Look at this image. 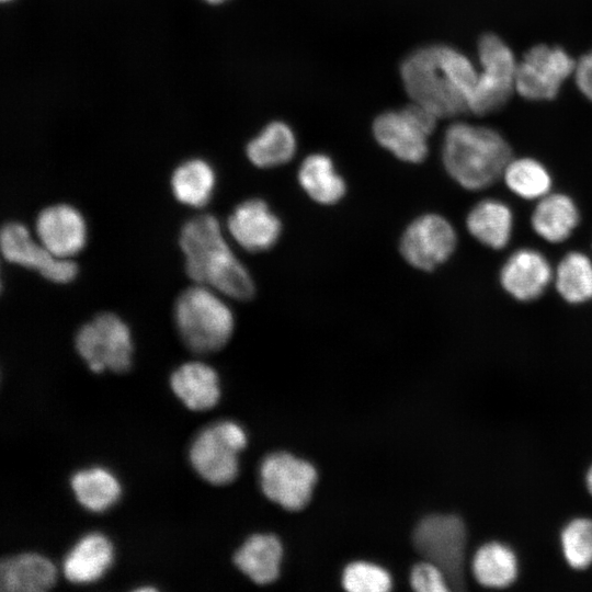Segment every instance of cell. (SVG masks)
I'll use <instances>...</instances> for the list:
<instances>
[{
	"label": "cell",
	"instance_id": "obj_34",
	"mask_svg": "<svg viewBox=\"0 0 592 592\" xmlns=\"http://www.w3.org/2000/svg\"><path fill=\"white\" fill-rule=\"evenodd\" d=\"M583 481L588 493L592 497V463L584 473Z\"/></svg>",
	"mask_w": 592,
	"mask_h": 592
},
{
	"label": "cell",
	"instance_id": "obj_17",
	"mask_svg": "<svg viewBox=\"0 0 592 592\" xmlns=\"http://www.w3.org/2000/svg\"><path fill=\"white\" fill-rule=\"evenodd\" d=\"M113 557L111 540L102 533L92 532L82 536L68 551L62 561V573L71 583H92L111 567Z\"/></svg>",
	"mask_w": 592,
	"mask_h": 592
},
{
	"label": "cell",
	"instance_id": "obj_28",
	"mask_svg": "<svg viewBox=\"0 0 592 592\" xmlns=\"http://www.w3.org/2000/svg\"><path fill=\"white\" fill-rule=\"evenodd\" d=\"M216 175L205 160L194 158L182 162L172 173L171 189L174 197L192 207L205 206L215 187Z\"/></svg>",
	"mask_w": 592,
	"mask_h": 592
},
{
	"label": "cell",
	"instance_id": "obj_31",
	"mask_svg": "<svg viewBox=\"0 0 592 592\" xmlns=\"http://www.w3.org/2000/svg\"><path fill=\"white\" fill-rule=\"evenodd\" d=\"M342 583L344 589L351 592H385L391 588L392 581L384 568L356 561L344 569Z\"/></svg>",
	"mask_w": 592,
	"mask_h": 592
},
{
	"label": "cell",
	"instance_id": "obj_22",
	"mask_svg": "<svg viewBox=\"0 0 592 592\" xmlns=\"http://www.w3.org/2000/svg\"><path fill=\"white\" fill-rule=\"evenodd\" d=\"M56 580L54 563L36 553L19 554L0 563V590L3 592H43L52 589Z\"/></svg>",
	"mask_w": 592,
	"mask_h": 592
},
{
	"label": "cell",
	"instance_id": "obj_19",
	"mask_svg": "<svg viewBox=\"0 0 592 592\" xmlns=\"http://www.w3.org/2000/svg\"><path fill=\"white\" fill-rule=\"evenodd\" d=\"M580 223V210L573 198L565 193L550 192L531 214L533 231L548 243H561L571 237Z\"/></svg>",
	"mask_w": 592,
	"mask_h": 592
},
{
	"label": "cell",
	"instance_id": "obj_27",
	"mask_svg": "<svg viewBox=\"0 0 592 592\" xmlns=\"http://www.w3.org/2000/svg\"><path fill=\"white\" fill-rule=\"evenodd\" d=\"M70 486L79 504L91 512L107 510L121 496L117 478L103 467L77 471L70 479Z\"/></svg>",
	"mask_w": 592,
	"mask_h": 592
},
{
	"label": "cell",
	"instance_id": "obj_30",
	"mask_svg": "<svg viewBox=\"0 0 592 592\" xmlns=\"http://www.w3.org/2000/svg\"><path fill=\"white\" fill-rule=\"evenodd\" d=\"M560 553L565 562L576 571L592 566V517L574 516L559 531Z\"/></svg>",
	"mask_w": 592,
	"mask_h": 592
},
{
	"label": "cell",
	"instance_id": "obj_23",
	"mask_svg": "<svg viewBox=\"0 0 592 592\" xmlns=\"http://www.w3.org/2000/svg\"><path fill=\"white\" fill-rule=\"evenodd\" d=\"M297 181L310 200L325 206L338 204L348 190L333 160L322 152H314L301 161Z\"/></svg>",
	"mask_w": 592,
	"mask_h": 592
},
{
	"label": "cell",
	"instance_id": "obj_20",
	"mask_svg": "<svg viewBox=\"0 0 592 592\" xmlns=\"http://www.w3.org/2000/svg\"><path fill=\"white\" fill-rule=\"evenodd\" d=\"M470 570L476 582L488 589H504L516 582L520 561L515 550L505 542L490 539L475 550Z\"/></svg>",
	"mask_w": 592,
	"mask_h": 592
},
{
	"label": "cell",
	"instance_id": "obj_7",
	"mask_svg": "<svg viewBox=\"0 0 592 592\" xmlns=\"http://www.w3.org/2000/svg\"><path fill=\"white\" fill-rule=\"evenodd\" d=\"M247 434L236 422L224 420L203 429L193 440L189 458L197 475L212 485H227L238 475L239 453Z\"/></svg>",
	"mask_w": 592,
	"mask_h": 592
},
{
	"label": "cell",
	"instance_id": "obj_8",
	"mask_svg": "<svg viewBox=\"0 0 592 592\" xmlns=\"http://www.w3.org/2000/svg\"><path fill=\"white\" fill-rule=\"evenodd\" d=\"M481 70L469 100V112L486 115L501 109L515 91L517 62L511 48L487 33L478 42Z\"/></svg>",
	"mask_w": 592,
	"mask_h": 592
},
{
	"label": "cell",
	"instance_id": "obj_21",
	"mask_svg": "<svg viewBox=\"0 0 592 592\" xmlns=\"http://www.w3.org/2000/svg\"><path fill=\"white\" fill-rule=\"evenodd\" d=\"M170 386L183 405L193 411L212 409L220 397L216 371L198 361L180 365L171 374Z\"/></svg>",
	"mask_w": 592,
	"mask_h": 592
},
{
	"label": "cell",
	"instance_id": "obj_29",
	"mask_svg": "<svg viewBox=\"0 0 592 592\" xmlns=\"http://www.w3.org/2000/svg\"><path fill=\"white\" fill-rule=\"evenodd\" d=\"M501 179L511 193L525 201H538L550 193L553 187V178L548 169L540 161L530 157H512Z\"/></svg>",
	"mask_w": 592,
	"mask_h": 592
},
{
	"label": "cell",
	"instance_id": "obj_24",
	"mask_svg": "<svg viewBox=\"0 0 592 592\" xmlns=\"http://www.w3.org/2000/svg\"><path fill=\"white\" fill-rule=\"evenodd\" d=\"M282 544L272 534H254L237 550L234 560L241 572L254 583L267 584L280 573Z\"/></svg>",
	"mask_w": 592,
	"mask_h": 592
},
{
	"label": "cell",
	"instance_id": "obj_6",
	"mask_svg": "<svg viewBox=\"0 0 592 592\" xmlns=\"http://www.w3.org/2000/svg\"><path fill=\"white\" fill-rule=\"evenodd\" d=\"M437 119L426 109L410 102L376 116L372 133L377 144L400 161L421 163L429 155V138Z\"/></svg>",
	"mask_w": 592,
	"mask_h": 592
},
{
	"label": "cell",
	"instance_id": "obj_5",
	"mask_svg": "<svg viewBox=\"0 0 592 592\" xmlns=\"http://www.w3.org/2000/svg\"><path fill=\"white\" fill-rule=\"evenodd\" d=\"M467 540L466 523L456 514L428 515L413 532L415 550L445 572L453 590H462L466 583Z\"/></svg>",
	"mask_w": 592,
	"mask_h": 592
},
{
	"label": "cell",
	"instance_id": "obj_1",
	"mask_svg": "<svg viewBox=\"0 0 592 592\" xmlns=\"http://www.w3.org/2000/svg\"><path fill=\"white\" fill-rule=\"evenodd\" d=\"M478 73L466 55L443 44L422 46L400 65L401 81L410 101L439 119L469 112Z\"/></svg>",
	"mask_w": 592,
	"mask_h": 592
},
{
	"label": "cell",
	"instance_id": "obj_35",
	"mask_svg": "<svg viewBox=\"0 0 592 592\" xmlns=\"http://www.w3.org/2000/svg\"><path fill=\"white\" fill-rule=\"evenodd\" d=\"M206 1L207 3H210V4H220V3H224L228 0H204Z\"/></svg>",
	"mask_w": 592,
	"mask_h": 592
},
{
	"label": "cell",
	"instance_id": "obj_14",
	"mask_svg": "<svg viewBox=\"0 0 592 592\" xmlns=\"http://www.w3.org/2000/svg\"><path fill=\"white\" fill-rule=\"evenodd\" d=\"M554 267L540 251L520 248L503 262L499 282L513 299L530 303L539 298L553 283Z\"/></svg>",
	"mask_w": 592,
	"mask_h": 592
},
{
	"label": "cell",
	"instance_id": "obj_3",
	"mask_svg": "<svg viewBox=\"0 0 592 592\" xmlns=\"http://www.w3.org/2000/svg\"><path fill=\"white\" fill-rule=\"evenodd\" d=\"M441 159L454 182L476 192L501 179L506 163L512 159V150L496 129L455 122L444 133Z\"/></svg>",
	"mask_w": 592,
	"mask_h": 592
},
{
	"label": "cell",
	"instance_id": "obj_33",
	"mask_svg": "<svg viewBox=\"0 0 592 592\" xmlns=\"http://www.w3.org/2000/svg\"><path fill=\"white\" fill-rule=\"evenodd\" d=\"M573 76L580 92L592 101V50L579 59Z\"/></svg>",
	"mask_w": 592,
	"mask_h": 592
},
{
	"label": "cell",
	"instance_id": "obj_2",
	"mask_svg": "<svg viewBox=\"0 0 592 592\" xmlns=\"http://www.w3.org/2000/svg\"><path fill=\"white\" fill-rule=\"evenodd\" d=\"M179 243L185 258V272L196 284L237 300L253 297V278L230 249L215 216L203 214L185 221Z\"/></svg>",
	"mask_w": 592,
	"mask_h": 592
},
{
	"label": "cell",
	"instance_id": "obj_26",
	"mask_svg": "<svg viewBox=\"0 0 592 592\" xmlns=\"http://www.w3.org/2000/svg\"><path fill=\"white\" fill-rule=\"evenodd\" d=\"M553 284L568 304L592 300V259L582 251H569L554 267Z\"/></svg>",
	"mask_w": 592,
	"mask_h": 592
},
{
	"label": "cell",
	"instance_id": "obj_18",
	"mask_svg": "<svg viewBox=\"0 0 592 592\" xmlns=\"http://www.w3.org/2000/svg\"><path fill=\"white\" fill-rule=\"evenodd\" d=\"M468 234L480 244L492 250L505 248L512 238L514 215L511 207L498 198L478 201L465 219Z\"/></svg>",
	"mask_w": 592,
	"mask_h": 592
},
{
	"label": "cell",
	"instance_id": "obj_4",
	"mask_svg": "<svg viewBox=\"0 0 592 592\" xmlns=\"http://www.w3.org/2000/svg\"><path fill=\"white\" fill-rule=\"evenodd\" d=\"M215 289L195 284L183 291L174 305V320L185 345L195 353L219 351L230 340L235 318Z\"/></svg>",
	"mask_w": 592,
	"mask_h": 592
},
{
	"label": "cell",
	"instance_id": "obj_15",
	"mask_svg": "<svg viewBox=\"0 0 592 592\" xmlns=\"http://www.w3.org/2000/svg\"><path fill=\"white\" fill-rule=\"evenodd\" d=\"M227 228L242 249L257 253L267 251L278 242L283 224L264 200L253 197L234 208Z\"/></svg>",
	"mask_w": 592,
	"mask_h": 592
},
{
	"label": "cell",
	"instance_id": "obj_16",
	"mask_svg": "<svg viewBox=\"0 0 592 592\" xmlns=\"http://www.w3.org/2000/svg\"><path fill=\"white\" fill-rule=\"evenodd\" d=\"M38 240L54 255L70 259L87 241L86 221L78 209L68 204L43 208L35 221Z\"/></svg>",
	"mask_w": 592,
	"mask_h": 592
},
{
	"label": "cell",
	"instance_id": "obj_10",
	"mask_svg": "<svg viewBox=\"0 0 592 592\" xmlns=\"http://www.w3.org/2000/svg\"><path fill=\"white\" fill-rule=\"evenodd\" d=\"M457 242V231L446 217L425 213L407 225L399 239V252L411 267L432 272L449 260Z\"/></svg>",
	"mask_w": 592,
	"mask_h": 592
},
{
	"label": "cell",
	"instance_id": "obj_36",
	"mask_svg": "<svg viewBox=\"0 0 592 592\" xmlns=\"http://www.w3.org/2000/svg\"><path fill=\"white\" fill-rule=\"evenodd\" d=\"M2 2H9V1H12V0H1Z\"/></svg>",
	"mask_w": 592,
	"mask_h": 592
},
{
	"label": "cell",
	"instance_id": "obj_25",
	"mask_svg": "<svg viewBox=\"0 0 592 592\" xmlns=\"http://www.w3.org/2000/svg\"><path fill=\"white\" fill-rule=\"evenodd\" d=\"M296 151V135L293 128L282 121L266 124L246 147L249 161L260 169L286 164L295 157Z\"/></svg>",
	"mask_w": 592,
	"mask_h": 592
},
{
	"label": "cell",
	"instance_id": "obj_32",
	"mask_svg": "<svg viewBox=\"0 0 592 592\" xmlns=\"http://www.w3.org/2000/svg\"><path fill=\"white\" fill-rule=\"evenodd\" d=\"M410 583L419 592H445L451 590L445 572L437 565L425 559L412 568Z\"/></svg>",
	"mask_w": 592,
	"mask_h": 592
},
{
	"label": "cell",
	"instance_id": "obj_12",
	"mask_svg": "<svg viewBox=\"0 0 592 592\" xmlns=\"http://www.w3.org/2000/svg\"><path fill=\"white\" fill-rule=\"evenodd\" d=\"M577 62L561 47L546 44L530 48L517 62L515 91L527 100H553Z\"/></svg>",
	"mask_w": 592,
	"mask_h": 592
},
{
	"label": "cell",
	"instance_id": "obj_9",
	"mask_svg": "<svg viewBox=\"0 0 592 592\" xmlns=\"http://www.w3.org/2000/svg\"><path fill=\"white\" fill-rule=\"evenodd\" d=\"M75 345L94 373L125 372L132 364L133 342L127 325L112 312H103L77 332Z\"/></svg>",
	"mask_w": 592,
	"mask_h": 592
},
{
	"label": "cell",
	"instance_id": "obj_13",
	"mask_svg": "<svg viewBox=\"0 0 592 592\" xmlns=\"http://www.w3.org/2000/svg\"><path fill=\"white\" fill-rule=\"evenodd\" d=\"M0 248L8 262L35 270L50 282L68 283L77 276L78 266L73 261L54 255L20 223L3 225Z\"/></svg>",
	"mask_w": 592,
	"mask_h": 592
},
{
	"label": "cell",
	"instance_id": "obj_11",
	"mask_svg": "<svg viewBox=\"0 0 592 592\" xmlns=\"http://www.w3.org/2000/svg\"><path fill=\"white\" fill-rule=\"evenodd\" d=\"M316 481L315 467L289 453H272L260 466L263 493L286 510L296 511L306 506Z\"/></svg>",
	"mask_w": 592,
	"mask_h": 592
}]
</instances>
